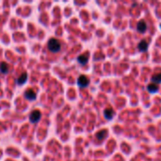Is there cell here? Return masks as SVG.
<instances>
[{
  "label": "cell",
  "mask_w": 161,
  "mask_h": 161,
  "mask_svg": "<svg viewBox=\"0 0 161 161\" xmlns=\"http://www.w3.org/2000/svg\"><path fill=\"white\" fill-rule=\"evenodd\" d=\"M114 110L112 108H107L104 111V116L107 120H111L114 117Z\"/></svg>",
  "instance_id": "cell-4"
},
{
  "label": "cell",
  "mask_w": 161,
  "mask_h": 161,
  "mask_svg": "<svg viewBox=\"0 0 161 161\" xmlns=\"http://www.w3.org/2000/svg\"><path fill=\"white\" fill-rule=\"evenodd\" d=\"M25 97L26 99H28V100L33 101V100L36 99V93H35L33 91H31V90H27V91L25 92Z\"/></svg>",
  "instance_id": "cell-7"
},
{
  "label": "cell",
  "mask_w": 161,
  "mask_h": 161,
  "mask_svg": "<svg viewBox=\"0 0 161 161\" xmlns=\"http://www.w3.org/2000/svg\"><path fill=\"white\" fill-rule=\"evenodd\" d=\"M138 47H139V49L141 50V51H146L147 49H148V42H146V41H142L140 43H139V45H138Z\"/></svg>",
  "instance_id": "cell-11"
},
{
  "label": "cell",
  "mask_w": 161,
  "mask_h": 161,
  "mask_svg": "<svg viewBox=\"0 0 161 161\" xmlns=\"http://www.w3.org/2000/svg\"><path fill=\"white\" fill-rule=\"evenodd\" d=\"M147 90H148V92H149L150 93H156V92H158V85L154 84V83H151V84L148 85Z\"/></svg>",
  "instance_id": "cell-8"
},
{
  "label": "cell",
  "mask_w": 161,
  "mask_h": 161,
  "mask_svg": "<svg viewBox=\"0 0 161 161\" xmlns=\"http://www.w3.org/2000/svg\"><path fill=\"white\" fill-rule=\"evenodd\" d=\"M8 64L7 63H5V62H1L0 63V71H1V73H3V74H6L7 72H8Z\"/></svg>",
  "instance_id": "cell-13"
},
{
  "label": "cell",
  "mask_w": 161,
  "mask_h": 161,
  "mask_svg": "<svg viewBox=\"0 0 161 161\" xmlns=\"http://www.w3.org/2000/svg\"><path fill=\"white\" fill-rule=\"evenodd\" d=\"M26 80H27V74H26V73H23V74L20 75V77L18 78L17 83H18L19 85H22V84H24Z\"/></svg>",
  "instance_id": "cell-12"
},
{
  "label": "cell",
  "mask_w": 161,
  "mask_h": 161,
  "mask_svg": "<svg viewBox=\"0 0 161 161\" xmlns=\"http://www.w3.org/2000/svg\"><path fill=\"white\" fill-rule=\"evenodd\" d=\"M160 28H161V25H160Z\"/></svg>",
  "instance_id": "cell-14"
},
{
  "label": "cell",
  "mask_w": 161,
  "mask_h": 161,
  "mask_svg": "<svg viewBox=\"0 0 161 161\" xmlns=\"http://www.w3.org/2000/svg\"><path fill=\"white\" fill-rule=\"evenodd\" d=\"M41 116H42V114H41V112H40L39 110H33V111L31 112L30 116H29V121H30L32 124H35V123H37L38 121H40Z\"/></svg>",
  "instance_id": "cell-3"
},
{
  "label": "cell",
  "mask_w": 161,
  "mask_h": 161,
  "mask_svg": "<svg viewBox=\"0 0 161 161\" xmlns=\"http://www.w3.org/2000/svg\"><path fill=\"white\" fill-rule=\"evenodd\" d=\"M151 81H152V83L157 84V85H158V84H159V83H161V72L160 73H158V74H157L156 75L152 76Z\"/></svg>",
  "instance_id": "cell-10"
},
{
  "label": "cell",
  "mask_w": 161,
  "mask_h": 161,
  "mask_svg": "<svg viewBox=\"0 0 161 161\" xmlns=\"http://www.w3.org/2000/svg\"><path fill=\"white\" fill-rule=\"evenodd\" d=\"M89 84H90V79L86 75H80L77 78V85L80 88H86L89 86Z\"/></svg>",
  "instance_id": "cell-2"
},
{
  "label": "cell",
  "mask_w": 161,
  "mask_h": 161,
  "mask_svg": "<svg viewBox=\"0 0 161 161\" xmlns=\"http://www.w3.org/2000/svg\"><path fill=\"white\" fill-rule=\"evenodd\" d=\"M47 47L51 52L57 53L60 50L61 45H60V42L57 39H50L48 43H47Z\"/></svg>",
  "instance_id": "cell-1"
},
{
  "label": "cell",
  "mask_w": 161,
  "mask_h": 161,
  "mask_svg": "<svg viewBox=\"0 0 161 161\" xmlns=\"http://www.w3.org/2000/svg\"><path fill=\"white\" fill-rule=\"evenodd\" d=\"M107 134H108V131L105 130V129H103V130L99 131V132L96 134V138H97V140H99V141H103V140L106 138Z\"/></svg>",
  "instance_id": "cell-9"
},
{
  "label": "cell",
  "mask_w": 161,
  "mask_h": 161,
  "mask_svg": "<svg viewBox=\"0 0 161 161\" xmlns=\"http://www.w3.org/2000/svg\"><path fill=\"white\" fill-rule=\"evenodd\" d=\"M146 28H147V25H146V23L143 20H142V21H140L138 23V25H137V30L140 33H144L145 30H146Z\"/></svg>",
  "instance_id": "cell-6"
},
{
  "label": "cell",
  "mask_w": 161,
  "mask_h": 161,
  "mask_svg": "<svg viewBox=\"0 0 161 161\" xmlns=\"http://www.w3.org/2000/svg\"><path fill=\"white\" fill-rule=\"evenodd\" d=\"M89 56H90L89 53L78 56V57H77V61H78V63H80L81 65H85V64L88 62V60H89Z\"/></svg>",
  "instance_id": "cell-5"
}]
</instances>
